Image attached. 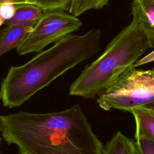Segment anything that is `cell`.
Masks as SVG:
<instances>
[{
  "label": "cell",
  "instance_id": "7a4b0ae2",
  "mask_svg": "<svg viewBox=\"0 0 154 154\" xmlns=\"http://www.w3.org/2000/svg\"><path fill=\"white\" fill-rule=\"evenodd\" d=\"M102 31L92 28L83 35L70 34L26 63L11 66L3 78L0 96L4 107L20 106L36 93L100 50Z\"/></svg>",
  "mask_w": 154,
  "mask_h": 154
},
{
  "label": "cell",
  "instance_id": "7c38bea8",
  "mask_svg": "<svg viewBox=\"0 0 154 154\" xmlns=\"http://www.w3.org/2000/svg\"><path fill=\"white\" fill-rule=\"evenodd\" d=\"M110 0H72L69 13L78 17L90 10H99L106 6Z\"/></svg>",
  "mask_w": 154,
  "mask_h": 154
},
{
  "label": "cell",
  "instance_id": "6da1fadb",
  "mask_svg": "<svg viewBox=\"0 0 154 154\" xmlns=\"http://www.w3.org/2000/svg\"><path fill=\"white\" fill-rule=\"evenodd\" d=\"M0 131L19 154H102L103 146L78 103L53 112L2 115Z\"/></svg>",
  "mask_w": 154,
  "mask_h": 154
},
{
  "label": "cell",
  "instance_id": "4fadbf2b",
  "mask_svg": "<svg viewBox=\"0 0 154 154\" xmlns=\"http://www.w3.org/2000/svg\"><path fill=\"white\" fill-rule=\"evenodd\" d=\"M135 138L137 154H154V140L143 135Z\"/></svg>",
  "mask_w": 154,
  "mask_h": 154
},
{
  "label": "cell",
  "instance_id": "3957f363",
  "mask_svg": "<svg viewBox=\"0 0 154 154\" xmlns=\"http://www.w3.org/2000/svg\"><path fill=\"white\" fill-rule=\"evenodd\" d=\"M154 46L134 19L107 45L96 60L87 64L71 84L69 94L94 98L105 91L129 66Z\"/></svg>",
  "mask_w": 154,
  "mask_h": 154
},
{
  "label": "cell",
  "instance_id": "8fae6325",
  "mask_svg": "<svg viewBox=\"0 0 154 154\" xmlns=\"http://www.w3.org/2000/svg\"><path fill=\"white\" fill-rule=\"evenodd\" d=\"M43 13L39 7L30 4L17 5L14 17L5 23V25H14L37 22Z\"/></svg>",
  "mask_w": 154,
  "mask_h": 154
},
{
  "label": "cell",
  "instance_id": "9c48e42d",
  "mask_svg": "<svg viewBox=\"0 0 154 154\" xmlns=\"http://www.w3.org/2000/svg\"><path fill=\"white\" fill-rule=\"evenodd\" d=\"M131 112L136 124L135 137L143 135L154 140V114L143 107L135 108Z\"/></svg>",
  "mask_w": 154,
  "mask_h": 154
},
{
  "label": "cell",
  "instance_id": "5bb4252c",
  "mask_svg": "<svg viewBox=\"0 0 154 154\" xmlns=\"http://www.w3.org/2000/svg\"><path fill=\"white\" fill-rule=\"evenodd\" d=\"M17 5L11 3L0 4V25L11 19L16 11Z\"/></svg>",
  "mask_w": 154,
  "mask_h": 154
},
{
  "label": "cell",
  "instance_id": "e0dca14e",
  "mask_svg": "<svg viewBox=\"0 0 154 154\" xmlns=\"http://www.w3.org/2000/svg\"><path fill=\"white\" fill-rule=\"evenodd\" d=\"M1 154H3V153H1Z\"/></svg>",
  "mask_w": 154,
  "mask_h": 154
},
{
  "label": "cell",
  "instance_id": "ba28073f",
  "mask_svg": "<svg viewBox=\"0 0 154 154\" xmlns=\"http://www.w3.org/2000/svg\"><path fill=\"white\" fill-rule=\"evenodd\" d=\"M102 154H137L135 142L117 131L103 146Z\"/></svg>",
  "mask_w": 154,
  "mask_h": 154
},
{
  "label": "cell",
  "instance_id": "5b68a950",
  "mask_svg": "<svg viewBox=\"0 0 154 154\" xmlns=\"http://www.w3.org/2000/svg\"><path fill=\"white\" fill-rule=\"evenodd\" d=\"M82 25L78 17L65 11L43 12L32 31L16 50L19 55L38 53L50 44L72 34Z\"/></svg>",
  "mask_w": 154,
  "mask_h": 154
},
{
  "label": "cell",
  "instance_id": "2e32d148",
  "mask_svg": "<svg viewBox=\"0 0 154 154\" xmlns=\"http://www.w3.org/2000/svg\"><path fill=\"white\" fill-rule=\"evenodd\" d=\"M143 108H144V109H147L148 111H149L150 112H151L152 114H154V101L152 102H150L148 104H147L146 105L142 106Z\"/></svg>",
  "mask_w": 154,
  "mask_h": 154
},
{
  "label": "cell",
  "instance_id": "277c9868",
  "mask_svg": "<svg viewBox=\"0 0 154 154\" xmlns=\"http://www.w3.org/2000/svg\"><path fill=\"white\" fill-rule=\"evenodd\" d=\"M154 101V68L136 69L128 67L97 98L102 109L130 112Z\"/></svg>",
  "mask_w": 154,
  "mask_h": 154
},
{
  "label": "cell",
  "instance_id": "30bf717a",
  "mask_svg": "<svg viewBox=\"0 0 154 154\" xmlns=\"http://www.w3.org/2000/svg\"><path fill=\"white\" fill-rule=\"evenodd\" d=\"M72 1V0H0V4H30L40 8L43 12L53 11H69Z\"/></svg>",
  "mask_w": 154,
  "mask_h": 154
},
{
  "label": "cell",
  "instance_id": "52a82bcc",
  "mask_svg": "<svg viewBox=\"0 0 154 154\" xmlns=\"http://www.w3.org/2000/svg\"><path fill=\"white\" fill-rule=\"evenodd\" d=\"M131 14L154 46V0H133Z\"/></svg>",
  "mask_w": 154,
  "mask_h": 154
},
{
  "label": "cell",
  "instance_id": "8992f818",
  "mask_svg": "<svg viewBox=\"0 0 154 154\" xmlns=\"http://www.w3.org/2000/svg\"><path fill=\"white\" fill-rule=\"evenodd\" d=\"M37 22L6 25L0 32V56L17 49L28 34L32 31Z\"/></svg>",
  "mask_w": 154,
  "mask_h": 154
},
{
  "label": "cell",
  "instance_id": "9a60e30c",
  "mask_svg": "<svg viewBox=\"0 0 154 154\" xmlns=\"http://www.w3.org/2000/svg\"><path fill=\"white\" fill-rule=\"evenodd\" d=\"M153 61H154V50L151 52H150L149 54H148L147 55L142 57L141 58H140L135 63L134 65H135V67H138Z\"/></svg>",
  "mask_w": 154,
  "mask_h": 154
}]
</instances>
